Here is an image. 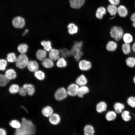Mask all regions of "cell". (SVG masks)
Instances as JSON below:
<instances>
[{"label":"cell","instance_id":"52a82bcc","mask_svg":"<svg viewBox=\"0 0 135 135\" xmlns=\"http://www.w3.org/2000/svg\"><path fill=\"white\" fill-rule=\"evenodd\" d=\"M13 26L15 28H22L24 27L25 25L24 19L20 16H16L13 19L12 21Z\"/></svg>","mask_w":135,"mask_h":135},{"label":"cell","instance_id":"8992f818","mask_svg":"<svg viewBox=\"0 0 135 135\" xmlns=\"http://www.w3.org/2000/svg\"><path fill=\"white\" fill-rule=\"evenodd\" d=\"M68 94L67 90L64 88L62 87L56 90L54 93V97L56 100L60 101L66 98Z\"/></svg>","mask_w":135,"mask_h":135},{"label":"cell","instance_id":"e0dca14e","mask_svg":"<svg viewBox=\"0 0 135 135\" xmlns=\"http://www.w3.org/2000/svg\"><path fill=\"white\" fill-rule=\"evenodd\" d=\"M85 0H69L71 7L76 9L80 8L84 4Z\"/></svg>","mask_w":135,"mask_h":135},{"label":"cell","instance_id":"e575fe53","mask_svg":"<svg viewBox=\"0 0 135 135\" xmlns=\"http://www.w3.org/2000/svg\"><path fill=\"white\" fill-rule=\"evenodd\" d=\"M10 80L4 74H0V86L4 87L6 86L9 82Z\"/></svg>","mask_w":135,"mask_h":135},{"label":"cell","instance_id":"4dcf8cb0","mask_svg":"<svg viewBox=\"0 0 135 135\" xmlns=\"http://www.w3.org/2000/svg\"><path fill=\"white\" fill-rule=\"evenodd\" d=\"M114 108L116 113L120 114L122 112V110L124 109V106L123 104L117 102L114 104Z\"/></svg>","mask_w":135,"mask_h":135},{"label":"cell","instance_id":"5b68a950","mask_svg":"<svg viewBox=\"0 0 135 135\" xmlns=\"http://www.w3.org/2000/svg\"><path fill=\"white\" fill-rule=\"evenodd\" d=\"M27 56L24 54H21L17 58L16 66L18 68L23 69L27 66L29 62Z\"/></svg>","mask_w":135,"mask_h":135},{"label":"cell","instance_id":"603a6c76","mask_svg":"<svg viewBox=\"0 0 135 135\" xmlns=\"http://www.w3.org/2000/svg\"><path fill=\"white\" fill-rule=\"evenodd\" d=\"M118 46L117 44L113 41H110L106 44V48L107 50L108 51H114L116 49Z\"/></svg>","mask_w":135,"mask_h":135},{"label":"cell","instance_id":"4fadbf2b","mask_svg":"<svg viewBox=\"0 0 135 135\" xmlns=\"http://www.w3.org/2000/svg\"><path fill=\"white\" fill-rule=\"evenodd\" d=\"M61 120L60 116L56 113H53L49 117V120L50 122L53 125H56L58 124Z\"/></svg>","mask_w":135,"mask_h":135},{"label":"cell","instance_id":"44dd1931","mask_svg":"<svg viewBox=\"0 0 135 135\" xmlns=\"http://www.w3.org/2000/svg\"><path fill=\"white\" fill-rule=\"evenodd\" d=\"M106 9L104 7L100 6L98 8L96 12V16L99 19H102L106 12Z\"/></svg>","mask_w":135,"mask_h":135},{"label":"cell","instance_id":"1f68e13d","mask_svg":"<svg viewBox=\"0 0 135 135\" xmlns=\"http://www.w3.org/2000/svg\"><path fill=\"white\" fill-rule=\"evenodd\" d=\"M20 88L18 84H13L11 85L9 87L8 91L11 94H16L18 92Z\"/></svg>","mask_w":135,"mask_h":135},{"label":"cell","instance_id":"7bdbcfd3","mask_svg":"<svg viewBox=\"0 0 135 135\" xmlns=\"http://www.w3.org/2000/svg\"><path fill=\"white\" fill-rule=\"evenodd\" d=\"M7 65L6 61L4 59H1L0 60V70L2 71L4 70Z\"/></svg>","mask_w":135,"mask_h":135},{"label":"cell","instance_id":"f6af8a7d","mask_svg":"<svg viewBox=\"0 0 135 135\" xmlns=\"http://www.w3.org/2000/svg\"><path fill=\"white\" fill-rule=\"evenodd\" d=\"M110 4L117 6L120 3V0H108Z\"/></svg>","mask_w":135,"mask_h":135},{"label":"cell","instance_id":"ee69618b","mask_svg":"<svg viewBox=\"0 0 135 135\" xmlns=\"http://www.w3.org/2000/svg\"><path fill=\"white\" fill-rule=\"evenodd\" d=\"M18 93L21 96H25L27 94L26 90L22 86L20 88Z\"/></svg>","mask_w":135,"mask_h":135},{"label":"cell","instance_id":"83f0119b","mask_svg":"<svg viewBox=\"0 0 135 135\" xmlns=\"http://www.w3.org/2000/svg\"><path fill=\"white\" fill-rule=\"evenodd\" d=\"M107 105L104 102L102 101L98 103L96 106V110L98 112L100 113L106 110Z\"/></svg>","mask_w":135,"mask_h":135},{"label":"cell","instance_id":"ffe728a7","mask_svg":"<svg viewBox=\"0 0 135 135\" xmlns=\"http://www.w3.org/2000/svg\"><path fill=\"white\" fill-rule=\"evenodd\" d=\"M76 84L80 86H85L88 82L87 80L85 75L81 74L76 79Z\"/></svg>","mask_w":135,"mask_h":135},{"label":"cell","instance_id":"f907efd6","mask_svg":"<svg viewBox=\"0 0 135 135\" xmlns=\"http://www.w3.org/2000/svg\"><path fill=\"white\" fill-rule=\"evenodd\" d=\"M21 107L23 109H24V110H25L26 112H28L27 111V110H26V109H25V108L24 107V106H21Z\"/></svg>","mask_w":135,"mask_h":135},{"label":"cell","instance_id":"7a4b0ae2","mask_svg":"<svg viewBox=\"0 0 135 135\" xmlns=\"http://www.w3.org/2000/svg\"><path fill=\"white\" fill-rule=\"evenodd\" d=\"M83 44V42L82 40L75 41L70 49L72 56L78 62L84 56Z\"/></svg>","mask_w":135,"mask_h":135},{"label":"cell","instance_id":"f35d334b","mask_svg":"<svg viewBox=\"0 0 135 135\" xmlns=\"http://www.w3.org/2000/svg\"><path fill=\"white\" fill-rule=\"evenodd\" d=\"M9 124L12 128L16 130L19 128L21 126V123L16 120H12L10 122Z\"/></svg>","mask_w":135,"mask_h":135},{"label":"cell","instance_id":"6da1fadb","mask_svg":"<svg viewBox=\"0 0 135 135\" xmlns=\"http://www.w3.org/2000/svg\"><path fill=\"white\" fill-rule=\"evenodd\" d=\"M35 131V127L32 122L23 118L20 127L16 130L14 135H33Z\"/></svg>","mask_w":135,"mask_h":135},{"label":"cell","instance_id":"9a60e30c","mask_svg":"<svg viewBox=\"0 0 135 135\" xmlns=\"http://www.w3.org/2000/svg\"><path fill=\"white\" fill-rule=\"evenodd\" d=\"M22 87L26 90L27 94L29 96L33 95L35 92V88L34 86L31 84H25Z\"/></svg>","mask_w":135,"mask_h":135},{"label":"cell","instance_id":"ac0fdd59","mask_svg":"<svg viewBox=\"0 0 135 135\" xmlns=\"http://www.w3.org/2000/svg\"><path fill=\"white\" fill-rule=\"evenodd\" d=\"M28 70L32 72H35L38 70L39 66L38 63L34 60L29 61L27 66Z\"/></svg>","mask_w":135,"mask_h":135},{"label":"cell","instance_id":"9c48e42d","mask_svg":"<svg viewBox=\"0 0 135 135\" xmlns=\"http://www.w3.org/2000/svg\"><path fill=\"white\" fill-rule=\"evenodd\" d=\"M79 86L76 84L73 83L68 87L67 90L68 94L72 96H74L77 95Z\"/></svg>","mask_w":135,"mask_h":135},{"label":"cell","instance_id":"cb8c5ba5","mask_svg":"<svg viewBox=\"0 0 135 135\" xmlns=\"http://www.w3.org/2000/svg\"><path fill=\"white\" fill-rule=\"evenodd\" d=\"M117 6L110 4L107 6L106 10L111 16H115L117 14Z\"/></svg>","mask_w":135,"mask_h":135},{"label":"cell","instance_id":"d6986e66","mask_svg":"<svg viewBox=\"0 0 135 135\" xmlns=\"http://www.w3.org/2000/svg\"><path fill=\"white\" fill-rule=\"evenodd\" d=\"M52 108L50 106H46L44 107L42 110V115L46 117H50L53 113Z\"/></svg>","mask_w":135,"mask_h":135},{"label":"cell","instance_id":"30bf717a","mask_svg":"<svg viewBox=\"0 0 135 135\" xmlns=\"http://www.w3.org/2000/svg\"><path fill=\"white\" fill-rule=\"evenodd\" d=\"M49 58L56 61L61 56L59 49L56 48H52L48 53Z\"/></svg>","mask_w":135,"mask_h":135},{"label":"cell","instance_id":"4316f807","mask_svg":"<svg viewBox=\"0 0 135 135\" xmlns=\"http://www.w3.org/2000/svg\"><path fill=\"white\" fill-rule=\"evenodd\" d=\"M36 55L38 59L42 61L46 58L47 55V52L45 50L39 49L36 51Z\"/></svg>","mask_w":135,"mask_h":135},{"label":"cell","instance_id":"8fae6325","mask_svg":"<svg viewBox=\"0 0 135 135\" xmlns=\"http://www.w3.org/2000/svg\"><path fill=\"white\" fill-rule=\"evenodd\" d=\"M68 63L66 59L63 57L60 56L56 61V64L59 68L62 69L66 67Z\"/></svg>","mask_w":135,"mask_h":135},{"label":"cell","instance_id":"2e32d148","mask_svg":"<svg viewBox=\"0 0 135 135\" xmlns=\"http://www.w3.org/2000/svg\"><path fill=\"white\" fill-rule=\"evenodd\" d=\"M84 135H94L95 129L94 126L90 124L86 125L83 128Z\"/></svg>","mask_w":135,"mask_h":135},{"label":"cell","instance_id":"7402d4cb","mask_svg":"<svg viewBox=\"0 0 135 135\" xmlns=\"http://www.w3.org/2000/svg\"><path fill=\"white\" fill-rule=\"evenodd\" d=\"M4 75L10 80L15 79L17 76L16 71L12 69H9L7 70L5 72Z\"/></svg>","mask_w":135,"mask_h":135},{"label":"cell","instance_id":"bcb514c9","mask_svg":"<svg viewBox=\"0 0 135 135\" xmlns=\"http://www.w3.org/2000/svg\"><path fill=\"white\" fill-rule=\"evenodd\" d=\"M130 19L132 22V26L135 28V12L132 14L130 17Z\"/></svg>","mask_w":135,"mask_h":135},{"label":"cell","instance_id":"8d00e7d4","mask_svg":"<svg viewBox=\"0 0 135 135\" xmlns=\"http://www.w3.org/2000/svg\"><path fill=\"white\" fill-rule=\"evenodd\" d=\"M122 38L124 42L126 43L130 44L133 40L132 36L131 34L128 33L124 34Z\"/></svg>","mask_w":135,"mask_h":135},{"label":"cell","instance_id":"60d3db41","mask_svg":"<svg viewBox=\"0 0 135 135\" xmlns=\"http://www.w3.org/2000/svg\"><path fill=\"white\" fill-rule=\"evenodd\" d=\"M16 58L15 54L14 53H10L7 55L6 60L8 62H16Z\"/></svg>","mask_w":135,"mask_h":135},{"label":"cell","instance_id":"ab89813d","mask_svg":"<svg viewBox=\"0 0 135 135\" xmlns=\"http://www.w3.org/2000/svg\"><path fill=\"white\" fill-rule=\"evenodd\" d=\"M121 116L123 119L126 122L129 121L131 118L129 112L127 110L124 111L122 114Z\"/></svg>","mask_w":135,"mask_h":135},{"label":"cell","instance_id":"f1b7e54d","mask_svg":"<svg viewBox=\"0 0 135 135\" xmlns=\"http://www.w3.org/2000/svg\"><path fill=\"white\" fill-rule=\"evenodd\" d=\"M131 48L130 44L124 43L122 46V50L125 54H128L131 52Z\"/></svg>","mask_w":135,"mask_h":135},{"label":"cell","instance_id":"7c38bea8","mask_svg":"<svg viewBox=\"0 0 135 135\" xmlns=\"http://www.w3.org/2000/svg\"><path fill=\"white\" fill-rule=\"evenodd\" d=\"M128 14V10L126 6L121 5L117 7V14L121 17H126Z\"/></svg>","mask_w":135,"mask_h":135},{"label":"cell","instance_id":"d6a6232c","mask_svg":"<svg viewBox=\"0 0 135 135\" xmlns=\"http://www.w3.org/2000/svg\"><path fill=\"white\" fill-rule=\"evenodd\" d=\"M116 112L113 111L108 112L106 115V118L108 121H111L114 120L116 118Z\"/></svg>","mask_w":135,"mask_h":135},{"label":"cell","instance_id":"c3c4849f","mask_svg":"<svg viewBox=\"0 0 135 135\" xmlns=\"http://www.w3.org/2000/svg\"><path fill=\"white\" fill-rule=\"evenodd\" d=\"M132 49L134 52L135 53V42L132 44Z\"/></svg>","mask_w":135,"mask_h":135},{"label":"cell","instance_id":"f5cc1de1","mask_svg":"<svg viewBox=\"0 0 135 135\" xmlns=\"http://www.w3.org/2000/svg\"></svg>","mask_w":135,"mask_h":135},{"label":"cell","instance_id":"5bb4252c","mask_svg":"<svg viewBox=\"0 0 135 135\" xmlns=\"http://www.w3.org/2000/svg\"><path fill=\"white\" fill-rule=\"evenodd\" d=\"M54 61L50 58H46L42 61V64L44 68H50L54 65Z\"/></svg>","mask_w":135,"mask_h":135},{"label":"cell","instance_id":"681fc988","mask_svg":"<svg viewBox=\"0 0 135 135\" xmlns=\"http://www.w3.org/2000/svg\"><path fill=\"white\" fill-rule=\"evenodd\" d=\"M28 29H26L24 32L23 33L22 35L23 36H24L28 32Z\"/></svg>","mask_w":135,"mask_h":135},{"label":"cell","instance_id":"f546056e","mask_svg":"<svg viewBox=\"0 0 135 135\" xmlns=\"http://www.w3.org/2000/svg\"><path fill=\"white\" fill-rule=\"evenodd\" d=\"M41 44L44 47V50L47 51H50L52 48V43L50 40H43L41 42Z\"/></svg>","mask_w":135,"mask_h":135},{"label":"cell","instance_id":"ba28073f","mask_svg":"<svg viewBox=\"0 0 135 135\" xmlns=\"http://www.w3.org/2000/svg\"><path fill=\"white\" fill-rule=\"evenodd\" d=\"M67 31L68 34L73 36L78 33L79 30V27L76 24L73 22H70L67 26Z\"/></svg>","mask_w":135,"mask_h":135},{"label":"cell","instance_id":"74e56055","mask_svg":"<svg viewBox=\"0 0 135 135\" xmlns=\"http://www.w3.org/2000/svg\"><path fill=\"white\" fill-rule=\"evenodd\" d=\"M28 48L26 44H24L19 45L17 48L18 51L21 54H24L27 52Z\"/></svg>","mask_w":135,"mask_h":135},{"label":"cell","instance_id":"816d5d0a","mask_svg":"<svg viewBox=\"0 0 135 135\" xmlns=\"http://www.w3.org/2000/svg\"><path fill=\"white\" fill-rule=\"evenodd\" d=\"M133 81H134V82L135 84V76H134V78H133Z\"/></svg>","mask_w":135,"mask_h":135},{"label":"cell","instance_id":"836d02e7","mask_svg":"<svg viewBox=\"0 0 135 135\" xmlns=\"http://www.w3.org/2000/svg\"><path fill=\"white\" fill-rule=\"evenodd\" d=\"M34 75L38 80H44L45 76L44 73L40 70H38L34 72Z\"/></svg>","mask_w":135,"mask_h":135},{"label":"cell","instance_id":"484cf974","mask_svg":"<svg viewBox=\"0 0 135 135\" xmlns=\"http://www.w3.org/2000/svg\"><path fill=\"white\" fill-rule=\"evenodd\" d=\"M60 56L67 58L72 56L70 50L66 48H63L59 49Z\"/></svg>","mask_w":135,"mask_h":135},{"label":"cell","instance_id":"b9f144b4","mask_svg":"<svg viewBox=\"0 0 135 135\" xmlns=\"http://www.w3.org/2000/svg\"><path fill=\"white\" fill-rule=\"evenodd\" d=\"M127 103L131 107L135 108V97L130 96L127 99Z\"/></svg>","mask_w":135,"mask_h":135},{"label":"cell","instance_id":"d4e9b609","mask_svg":"<svg viewBox=\"0 0 135 135\" xmlns=\"http://www.w3.org/2000/svg\"><path fill=\"white\" fill-rule=\"evenodd\" d=\"M89 91V88L87 86H81L79 87L77 95L79 97L82 98L84 94L88 93Z\"/></svg>","mask_w":135,"mask_h":135},{"label":"cell","instance_id":"7dc6e473","mask_svg":"<svg viewBox=\"0 0 135 135\" xmlns=\"http://www.w3.org/2000/svg\"><path fill=\"white\" fill-rule=\"evenodd\" d=\"M0 135H6V132L4 129L2 128H0Z\"/></svg>","mask_w":135,"mask_h":135},{"label":"cell","instance_id":"277c9868","mask_svg":"<svg viewBox=\"0 0 135 135\" xmlns=\"http://www.w3.org/2000/svg\"><path fill=\"white\" fill-rule=\"evenodd\" d=\"M78 66L80 70L86 72L90 70L92 67V64L90 60L82 58L78 62Z\"/></svg>","mask_w":135,"mask_h":135},{"label":"cell","instance_id":"d590c367","mask_svg":"<svg viewBox=\"0 0 135 135\" xmlns=\"http://www.w3.org/2000/svg\"><path fill=\"white\" fill-rule=\"evenodd\" d=\"M126 62L128 66L131 68L134 67L135 66V57H128L126 60Z\"/></svg>","mask_w":135,"mask_h":135},{"label":"cell","instance_id":"3957f363","mask_svg":"<svg viewBox=\"0 0 135 135\" xmlns=\"http://www.w3.org/2000/svg\"><path fill=\"white\" fill-rule=\"evenodd\" d=\"M110 34L112 38L118 41L122 38L124 35V31L122 28L120 26H114L110 29Z\"/></svg>","mask_w":135,"mask_h":135}]
</instances>
